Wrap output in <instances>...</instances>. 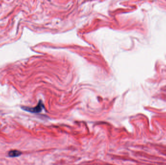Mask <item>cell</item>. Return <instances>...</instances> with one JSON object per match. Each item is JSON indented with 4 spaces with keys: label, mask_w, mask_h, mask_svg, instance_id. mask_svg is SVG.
I'll return each mask as SVG.
<instances>
[{
    "label": "cell",
    "mask_w": 166,
    "mask_h": 165,
    "mask_svg": "<svg viewBox=\"0 0 166 165\" xmlns=\"http://www.w3.org/2000/svg\"><path fill=\"white\" fill-rule=\"evenodd\" d=\"M44 107L43 103L41 101H40L39 104L36 107H22V109L24 111L31 112V113H39L42 111Z\"/></svg>",
    "instance_id": "obj_1"
},
{
    "label": "cell",
    "mask_w": 166,
    "mask_h": 165,
    "mask_svg": "<svg viewBox=\"0 0 166 165\" xmlns=\"http://www.w3.org/2000/svg\"><path fill=\"white\" fill-rule=\"evenodd\" d=\"M21 151L18 150H11L8 153V156L11 157H18L22 155Z\"/></svg>",
    "instance_id": "obj_2"
},
{
    "label": "cell",
    "mask_w": 166,
    "mask_h": 165,
    "mask_svg": "<svg viewBox=\"0 0 166 165\" xmlns=\"http://www.w3.org/2000/svg\"></svg>",
    "instance_id": "obj_3"
}]
</instances>
